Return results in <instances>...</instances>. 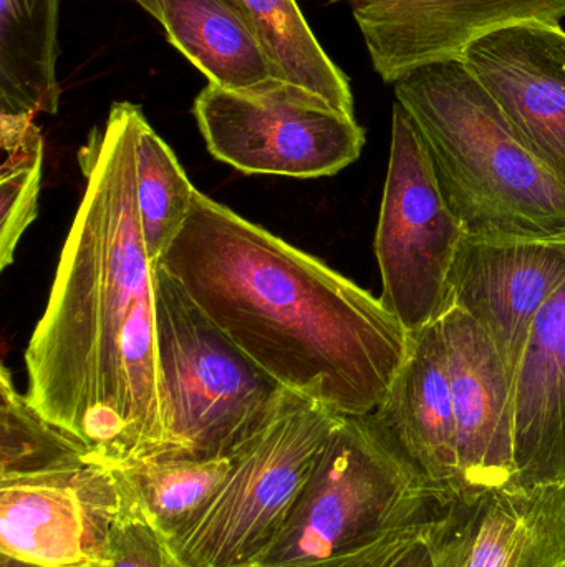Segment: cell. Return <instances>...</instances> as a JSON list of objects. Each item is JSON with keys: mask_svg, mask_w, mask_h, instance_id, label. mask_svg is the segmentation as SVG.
Returning <instances> with one entry per match:
<instances>
[{"mask_svg": "<svg viewBox=\"0 0 565 567\" xmlns=\"http://www.w3.org/2000/svg\"><path fill=\"white\" fill-rule=\"evenodd\" d=\"M387 567H437L433 549L427 539L415 543L410 548L405 549L398 558H395Z\"/></svg>", "mask_w": 565, "mask_h": 567, "instance_id": "obj_25", "label": "cell"}, {"mask_svg": "<svg viewBox=\"0 0 565 567\" xmlns=\"http://www.w3.org/2000/svg\"><path fill=\"white\" fill-rule=\"evenodd\" d=\"M143 115L135 103H113L80 148L85 192L23 357L27 399L90 462L106 466L158 456L166 442L156 266L136 196Z\"/></svg>", "mask_w": 565, "mask_h": 567, "instance_id": "obj_1", "label": "cell"}, {"mask_svg": "<svg viewBox=\"0 0 565 567\" xmlns=\"http://www.w3.org/2000/svg\"><path fill=\"white\" fill-rule=\"evenodd\" d=\"M106 561L108 567H191L125 496L109 533Z\"/></svg>", "mask_w": 565, "mask_h": 567, "instance_id": "obj_24", "label": "cell"}, {"mask_svg": "<svg viewBox=\"0 0 565 567\" xmlns=\"http://www.w3.org/2000/svg\"><path fill=\"white\" fill-rule=\"evenodd\" d=\"M231 466L232 455L155 456L112 468L123 496L172 542L208 506Z\"/></svg>", "mask_w": 565, "mask_h": 567, "instance_id": "obj_19", "label": "cell"}, {"mask_svg": "<svg viewBox=\"0 0 565 567\" xmlns=\"http://www.w3.org/2000/svg\"><path fill=\"white\" fill-rule=\"evenodd\" d=\"M231 2L234 3V6L238 7V9H239V0H231ZM239 10H241V9H239Z\"/></svg>", "mask_w": 565, "mask_h": 567, "instance_id": "obj_28", "label": "cell"}, {"mask_svg": "<svg viewBox=\"0 0 565 567\" xmlns=\"http://www.w3.org/2000/svg\"><path fill=\"white\" fill-rule=\"evenodd\" d=\"M565 567V566H564Z\"/></svg>", "mask_w": 565, "mask_h": 567, "instance_id": "obj_29", "label": "cell"}, {"mask_svg": "<svg viewBox=\"0 0 565 567\" xmlns=\"http://www.w3.org/2000/svg\"><path fill=\"white\" fill-rule=\"evenodd\" d=\"M513 403L517 483L565 485V282L531 327Z\"/></svg>", "mask_w": 565, "mask_h": 567, "instance_id": "obj_16", "label": "cell"}, {"mask_svg": "<svg viewBox=\"0 0 565 567\" xmlns=\"http://www.w3.org/2000/svg\"><path fill=\"white\" fill-rule=\"evenodd\" d=\"M342 415L284 390L198 518L172 539L191 567H252L274 545Z\"/></svg>", "mask_w": 565, "mask_h": 567, "instance_id": "obj_6", "label": "cell"}, {"mask_svg": "<svg viewBox=\"0 0 565 567\" xmlns=\"http://www.w3.org/2000/svg\"><path fill=\"white\" fill-rule=\"evenodd\" d=\"M133 2L138 3L146 13L153 17V19L158 20L159 23H163V3L161 0H133Z\"/></svg>", "mask_w": 565, "mask_h": 567, "instance_id": "obj_26", "label": "cell"}, {"mask_svg": "<svg viewBox=\"0 0 565 567\" xmlns=\"http://www.w3.org/2000/svg\"><path fill=\"white\" fill-rule=\"evenodd\" d=\"M347 3L375 72L400 82L421 66L460 60L474 40L524 22L561 25L565 0H331Z\"/></svg>", "mask_w": 565, "mask_h": 567, "instance_id": "obj_11", "label": "cell"}, {"mask_svg": "<svg viewBox=\"0 0 565 567\" xmlns=\"http://www.w3.org/2000/svg\"><path fill=\"white\" fill-rule=\"evenodd\" d=\"M461 62L517 138L565 183V30L524 22L467 47Z\"/></svg>", "mask_w": 565, "mask_h": 567, "instance_id": "obj_12", "label": "cell"}, {"mask_svg": "<svg viewBox=\"0 0 565 567\" xmlns=\"http://www.w3.org/2000/svg\"><path fill=\"white\" fill-rule=\"evenodd\" d=\"M155 306L166 432L158 456H231L261 429L285 389L208 319L163 265L155 268Z\"/></svg>", "mask_w": 565, "mask_h": 567, "instance_id": "obj_5", "label": "cell"}, {"mask_svg": "<svg viewBox=\"0 0 565 567\" xmlns=\"http://www.w3.org/2000/svg\"><path fill=\"white\" fill-rule=\"evenodd\" d=\"M395 449L448 495L460 493L457 422L440 319L410 333V349L367 415Z\"/></svg>", "mask_w": 565, "mask_h": 567, "instance_id": "obj_15", "label": "cell"}, {"mask_svg": "<svg viewBox=\"0 0 565 567\" xmlns=\"http://www.w3.org/2000/svg\"><path fill=\"white\" fill-rule=\"evenodd\" d=\"M135 166L143 239L149 261L158 266L185 228L196 188L145 115L136 130Z\"/></svg>", "mask_w": 565, "mask_h": 567, "instance_id": "obj_21", "label": "cell"}, {"mask_svg": "<svg viewBox=\"0 0 565 567\" xmlns=\"http://www.w3.org/2000/svg\"><path fill=\"white\" fill-rule=\"evenodd\" d=\"M457 422L460 493L517 486L513 380L486 332L457 306L440 317Z\"/></svg>", "mask_w": 565, "mask_h": 567, "instance_id": "obj_13", "label": "cell"}, {"mask_svg": "<svg viewBox=\"0 0 565 567\" xmlns=\"http://www.w3.org/2000/svg\"><path fill=\"white\" fill-rule=\"evenodd\" d=\"M35 116L0 112V269L9 268L23 233L39 215L43 140Z\"/></svg>", "mask_w": 565, "mask_h": 567, "instance_id": "obj_22", "label": "cell"}, {"mask_svg": "<svg viewBox=\"0 0 565 567\" xmlns=\"http://www.w3.org/2000/svg\"><path fill=\"white\" fill-rule=\"evenodd\" d=\"M565 282V233L467 235L448 278L457 306L493 340L511 380L537 313Z\"/></svg>", "mask_w": 565, "mask_h": 567, "instance_id": "obj_10", "label": "cell"}, {"mask_svg": "<svg viewBox=\"0 0 565 567\" xmlns=\"http://www.w3.org/2000/svg\"><path fill=\"white\" fill-rule=\"evenodd\" d=\"M80 567H108V561L106 563H93V565L80 566Z\"/></svg>", "mask_w": 565, "mask_h": 567, "instance_id": "obj_27", "label": "cell"}, {"mask_svg": "<svg viewBox=\"0 0 565 567\" xmlns=\"http://www.w3.org/2000/svg\"><path fill=\"white\" fill-rule=\"evenodd\" d=\"M467 235L441 193L414 120L395 102L375 255L384 284L381 302L408 333L443 316L448 278Z\"/></svg>", "mask_w": 565, "mask_h": 567, "instance_id": "obj_8", "label": "cell"}, {"mask_svg": "<svg viewBox=\"0 0 565 567\" xmlns=\"http://www.w3.org/2000/svg\"><path fill=\"white\" fill-rule=\"evenodd\" d=\"M282 79L299 83L355 115L354 93L344 70L327 55L295 0H239Z\"/></svg>", "mask_w": 565, "mask_h": 567, "instance_id": "obj_20", "label": "cell"}, {"mask_svg": "<svg viewBox=\"0 0 565 567\" xmlns=\"http://www.w3.org/2000/svg\"><path fill=\"white\" fill-rule=\"evenodd\" d=\"M123 495L112 466L0 476V556L33 567L106 563Z\"/></svg>", "mask_w": 565, "mask_h": 567, "instance_id": "obj_9", "label": "cell"}, {"mask_svg": "<svg viewBox=\"0 0 565 567\" xmlns=\"http://www.w3.org/2000/svg\"><path fill=\"white\" fill-rule=\"evenodd\" d=\"M428 543L437 567H564L565 485L453 498Z\"/></svg>", "mask_w": 565, "mask_h": 567, "instance_id": "obj_14", "label": "cell"}, {"mask_svg": "<svg viewBox=\"0 0 565 567\" xmlns=\"http://www.w3.org/2000/svg\"><path fill=\"white\" fill-rule=\"evenodd\" d=\"M168 42L212 85L244 89L281 76L244 13L231 0H161Z\"/></svg>", "mask_w": 565, "mask_h": 567, "instance_id": "obj_17", "label": "cell"}, {"mask_svg": "<svg viewBox=\"0 0 565 567\" xmlns=\"http://www.w3.org/2000/svg\"><path fill=\"white\" fill-rule=\"evenodd\" d=\"M90 462L85 450L50 423L0 370V476L30 475Z\"/></svg>", "mask_w": 565, "mask_h": 567, "instance_id": "obj_23", "label": "cell"}, {"mask_svg": "<svg viewBox=\"0 0 565 567\" xmlns=\"http://www.w3.org/2000/svg\"><path fill=\"white\" fill-rule=\"evenodd\" d=\"M159 265L282 389L338 415H370L407 359L380 297L198 189Z\"/></svg>", "mask_w": 565, "mask_h": 567, "instance_id": "obj_2", "label": "cell"}, {"mask_svg": "<svg viewBox=\"0 0 565 567\" xmlns=\"http://www.w3.org/2000/svg\"><path fill=\"white\" fill-rule=\"evenodd\" d=\"M192 115L209 153L245 175L324 178L357 162L365 146L355 115L281 76L244 89L209 83Z\"/></svg>", "mask_w": 565, "mask_h": 567, "instance_id": "obj_7", "label": "cell"}, {"mask_svg": "<svg viewBox=\"0 0 565 567\" xmlns=\"http://www.w3.org/2000/svg\"><path fill=\"white\" fill-rule=\"evenodd\" d=\"M395 96L468 235L565 233V183L517 138L461 60L415 70L395 83Z\"/></svg>", "mask_w": 565, "mask_h": 567, "instance_id": "obj_4", "label": "cell"}, {"mask_svg": "<svg viewBox=\"0 0 565 567\" xmlns=\"http://www.w3.org/2000/svg\"><path fill=\"white\" fill-rule=\"evenodd\" d=\"M60 2L0 0V112H59Z\"/></svg>", "mask_w": 565, "mask_h": 567, "instance_id": "obj_18", "label": "cell"}, {"mask_svg": "<svg viewBox=\"0 0 565 567\" xmlns=\"http://www.w3.org/2000/svg\"><path fill=\"white\" fill-rule=\"evenodd\" d=\"M453 498L368 416H342L274 545L252 567H387L431 535Z\"/></svg>", "mask_w": 565, "mask_h": 567, "instance_id": "obj_3", "label": "cell"}]
</instances>
